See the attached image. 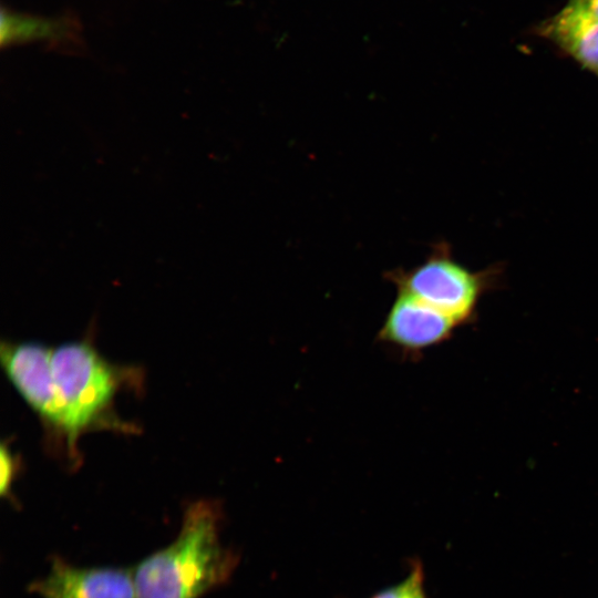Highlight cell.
Returning <instances> with one entry per match:
<instances>
[{
  "label": "cell",
  "instance_id": "cell-11",
  "mask_svg": "<svg viewBox=\"0 0 598 598\" xmlns=\"http://www.w3.org/2000/svg\"><path fill=\"white\" fill-rule=\"evenodd\" d=\"M598 17V0H575Z\"/></svg>",
  "mask_w": 598,
  "mask_h": 598
},
{
  "label": "cell",
  "instance_id": "cell-6",
  "mask_svg": "<svg viewBox=\"0 0 598 598\" xmlns=\"http://www.w3.org/2000/svg\"><path fill=\"white\" fill-rule=\"evenodd\" d=\"M50 349L33 341H3L0 348L1 364L8 379L42 422L51 405Z\"/></svg>",
  "mask_w": 598,
  "mask_h": 598
},
{
  "label": "cell",
  "instance_id": "cell-2",
  "mask_svg": "<svg viewBox=\"0 0 598 598\" xmlns=\"http://www.w3.org/2000/svg\"><path fill=\"white\" fill-rule=\"evenodd\" d=\"M220 524L218 502L190 503L175 540L134 569L136 598H200L226 584L238 555L221 544Z\"/></svg>",
  "mask_w": 598,
  "mask_h": 598
},
{
  "label": "cell",
  "instance_id": "cell-4",
  "mask_svg": "<svg viewBox=\"0 0 598 598\" xmlns=\"http://www.w3.org/2000/svg\"><path fill=\"white\" fill-rule=\"evenodd\" d=\"M40 598H136L133 571L122 567H75L53 556L49 574L30 584Z\"/></svg>",
  "mask_w": 598,
  "mask_h": 598
},
{
  "label": "cell",
  "instance_id": "cell-7",
  "mask_svg": "<svg viewBox=\"0 0 598 598\" xmlns=\"http://www.w3.org/2000/svg\"><path fill=\"white\" fill-rule=\"evenodd\" d=\"M539 33L598 75V17L575 0L543 22Z\"/></svg>",
  "mask_w": 598,
  "mask_h": 598
},
{
  "label": "cell",
  "instance_id": "cell-9",
  "mask_svg": "<svg viewBox=\"0 0 598 598\" xmlns=\"http://www.w3.org/2000/svg\"><path fill=\"white\" fill-rule=\"evenodd\" d=\"M371 598H427L424 569L419 560H413L409 573L399 582L374 594Z\"/></svg>",
  "mask_w": 598,
  "mask_h": 598
},
{
  "label": "cell",
  "instance_id": "cell-8",
  "mask_svg": "<svg viewBox=\"0 0 598 598\" xmlns=\"http://www.w3.org/2000/svg\"><path fill=\"white\" fill-rule=\"evenodd\" d=\"M61 31L54 22L30 19L17 14L3 12L2 14V41H18L38 38H49Z\"/></svg>",
  "mask_w": 598,
  "mask_h": 598
},
{
  "label": "cell",
  "instance_id": "cell-5",
  "mask_svg": "<svg viewBox=\"0 0 598 598\" xmlns=\"http://www.w3.org/2000/svg\"><path fill=\"white\" fill-rule=\"evenodd\" d=\"M457 326L442 312L398 292L378 332V340L405 355L416 357L447 340Z\"/></svg>",
  "mask_w": 598,
  "mask_h": 598
},
{
  "label": "cell",
  "instance_id": "cell-1",
  "mask_svg": "<svg viewBox=\"0 0 598 598\" xmlns=\"http://www.w3.org/2000/svg\"><path fill=\"white\" fill-rule=\"evenodd\" d=\"M51 405L44 429L63 445L71 466L80 464L78 440L91 430L134 432L113 410L116 394L141 373L104 359L87 340L50 349Z\"/></svg>",
  "mask_w": 598,
  "mask_h": 598
},
{
  "label": "cell",
  "instance_id": "cell-10",
  "mask_svg": "<svg viewBox=\"0 0 598 598\" xmlns=\"http://www.w3.org/2000/svg\"><path fill=\"white\" fill-rule=\"evenodd\" d=\"M18 470V456L12 452L10 445L3 442L0 448V493L3 497L11 499L12 484Z\"/></svg>",
  "mask_w": 598,
  "mask_h": 598
},
{
  "label": "cell",
  "instance_id": "cell-3",
  "mask_svg": "<svg viewBox=\"0 0 598 598\" xmlns=\"http://www.w3.org/2000/svg\"><path fill=\"white\" fill-rule=\"evenodd\" d=\"M386 278L398 292L442 312L458 324L473 315L491 280L487 271L474 272L458 262L444 243L436 244L420 265L391 270Z\"/></svg>",
  "mask_w": 598,
  "mask_h": 598
}]
</instances>
